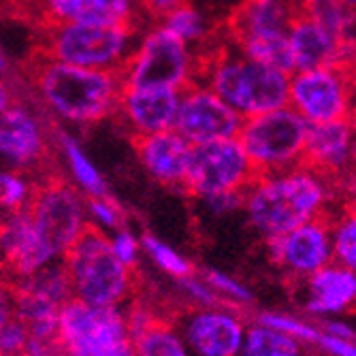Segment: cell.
<instances>
[{"instance_id": "e575fe53", "label": "cell", "mask_w": 356, "mask_h": 356, "mask_svg": "<svg viewBox=\"0 0 356 356\" xmlns=\"http://www.w3.org/2000/svg\"><path fill=\"white\" fill-rule=\"evenodd\" d=\"M35 177L15 171V169H3L0 171V197H3L5 211H19L26 209L32 194H35Z\"/></svg>"}, {"instance_id": "ab89813d", "label": "cell", "mask_w": 356, "mask_h": 356, "mask_svg": "<svg viewBox=\"0 0 356 356\" xmlns=\"http://www.w3.org/2000/svg\"><path fill=\"white\" fill-rule=\"evenodd\" d=\"M320 331V329H318ZM320 356H356V343L350 339H339L327 333H318L314 346H312Z\"/></svg>"}, {"instance_id": "2e32d148", "label": "cell", "mask_w": 356, "mask_h": 356, "mask_svg": "<svg viewBox=\"0 0 356 356\" xmlns=\"http://www.w3.org/2000/svg\"><path fill=\"white\" fill-rule=\"evenodd\" d=\"M265 245L271 265L277 267V271H282L288 280L301 282L314 271L333 263L331 213L267 239Z\"/></svg>"}, {"instance_id": "d6986e66", "label": "cell", "mask_w": 356, "mask_h": 356, "mask_svg": "<svg viewBox=\"0 0 356 356\" xmlns=\"http://www.w3.org/2000/svg\"><path fill=\"white\" fill-rule=\"evenodd\" d=\"M179 90L171 88H135L124 86L115 118L133 133V137L163 133L175 126Z\"/></svg>"}, {"instance_id": "9a60e30c", "label": "cell", "mask_w": 356, "mask_h": 356, "mask_svg": "<svg viewBox=\"0 0 356 356\" xmlns=\"http://www.w3.org/2000/svg\"><path fill=\"white\" fill-rule=\"evenodd\" d=\"M243 118L226 105L220 96L201 81H192L179 92L175 131L192 145L218 139H235Z\"/></svg>"}, {"instance_id": "6da1fadb", "label": "cell", "mask_w": 356, "mask_h": 356, "mask_svg": "<svg viewBox=\"0 0 356 356\" xmlns=\"http://www.w3.org/2000/svg\"><path fill=\"white\" fill-rule=\"evenodd\" d=\"M339 192L335 181L301 163L277 173L256 175L243 192L241 209L250 229L267 241L299 224L329 216Z\"/></svg>"}, {"instance_id": "603a6c76", "label": "cell", "mask_w": 356, "mask_h": 356, "mask_svg": "<svg viewBox=\"0 0 356 356\" xmlns=\"http://www.w3.org/2000/svg\"><path fill=\"white\" fill-rule=\"evenodd\" d=\"M43 24H113L137 26L139 0H39Z\"/></svg>"}, {"instance_id": "ffe728a7", "label": "cell", "mask_w": 356, "mask_h": 356, "mask_svg": "<svg viewBox=\"0 0 356 356\" xmlns=\"http://www.w3.org/2000/svg\"><path fill=\"white\" fill-rule=\"evenodd\" d=\"M286 37L290 51H293L295 71L329 67V64L352 67L354 62V43L337 39L333 32L322 28L303 13H297L295 19L290 22Z\"/></svg>"}, {"instance_id": "52a82bcc", "label": "cell", "mask_w": 356, "mask_h": 356, "mask_svg": "<svg viewBox=\"0 0 356 356\" xmlns=\"http://www.w3.org/2000/svg\"><path fill=\"white\" fill-rule=\"evenodd\" d=\"M201 56L175 35L156 24L141 35L120 71L124 86L184 90L199 77Z\"/></svg>"}, {"instance_id": "836d02e7", "label": "cell", "mask_w": 356, "mask_h": 356, "mask_svg": "<svg viewBox=\"0 0 356 356\" xmlns=\"http://www.w3.org/2000/svg\"><path fill=\"white\" fill-rule=\"evenodd\" d=\"M86 218L88 226L101 231L105 235H111L113 231L126 226V213L120 207L118 201H113L109 194L101 197H88L86 199Z\"/></svg>"}, {"instance_id": "ba28073f", "label": "cell", "mask_w": 356, "mask_h": 356, "mask_svg": "<svg viewBox=\"0 0 356 356\" xmlns=\"http://www.w3.org/2000/svg\"><path fill=\"white\" fill-rule=\"evenodd\" d=\"M309 124L293 109L277 107L243 118L239 143L258 175L277 173L303 163Z\"/></svg>"}, {"instance_id": "60d3db41", "label": "cell", "mask_w": 356, "mask_h": 356, "mask_svg": "<svg viewBox=\"0 0 356 356\" xmlns=\"http://www.w3.org/2000/svg\"><path fill=\"white\" fill-rule=\"evenodd\" d=\"M316 325H318V329L322 333H327V335H333V337H339V339H350V341L356 339L354 325L350 320H346L343 316L322 318V320H316Z\"/></svg>"}, {"instance_id": "30bf717a", "label": "cell", "mask_w": 356, "mask_h": 356, "mask_svg": "<svg viewBox=\"0 0 356 356\" xmlns=\"http://www.w3.org/2000/svg\"><path fill=\"white\" fill-rule=\"evenodd\" d=\"M15 318H19L30 333V350H41L56 343L60 307L73 299L71 280L62 261L45 265L30 275L17 277L13 286ZM26 352V354H28Z\"/></svg>"}, {"instance_id": "5b68a950", "label": "cell", "mask_w": 356, "mask_h": 356, "mask_svg": "<svg viewBox=\"0 0 356 356\" xmlns=\"http://www.w3.org/2000/svg\"><path fill=\"white\" fill-rule=\"evenodd\" d=\"M139 28L113 24H43L41 54L67 64L101 71H122Z\"/></svg>"}, {"instance_id": "7402d4cb", "label": "cell", "mask_w": 356, "mask_h": 356, "mask_svg": "<svg viewBox=\"0 0 356 356\" xmlns=\"http://www.w3.org/2000/svg\"><path fill=\"white\" fill-rule=\"evenodd\" d=\"M51 263L58 261L41 245L28 211H5L0 218V265L17 280Z\"/></svg>"}, {"instance_id": "f546056e", "label": "cell", "mask_w": 356, "mask_h": 356, "mask_svg": "<svg viewBox=\"0 0 356 356\" xmlns=\"http://www.w3.org/2000/svg\"><path fill=\"white\" fill-rule=\"evenodd\" d=\"M137 356H194L171 322L154 320L152 325L133 337Z\"/></svg>"}, {"instance_id": "83f0119b", "label": "cell", "mask_w": 356, "mask_h": 356, "mask_svg": "<svg viewBox=\"0 0 356 356\" xmlns=\"http://www.w3.org/2000/svg\"><path fill=\"white\" fill-rule=\"evenodd\" d=\"M243 56H248L254 62H261L265 67L277 69L286 75L295 71L293 51H290V43L286 32H277V35H258V37H245L231 41Z\"/></svg>"}, {"instance_id": "8d00e7d4", "label": "cell", "mask_w": 356, "mask_h": 356, "mask_svg": "<svg viewBox=\"0 0 356 356\" xmlns=\"http://www.w3.org/2000/svg\"><path fill=\"white\" fill-rule=\"evenodd\" d=\"M109 237V248L113 252V256L122 265H126L128 269H135L141 261V237L135 235L128 226H122V229L113 231Z\"/></svg>"}, {"instance_id": "277c9868", "label": "cell", "mask_w": 356, "mask_h": 356, "mask_svg": "<svg viewBox=\"0 0 356 356\" xmlns=\"http://www.w3.org/2000/svg\"><path fill=\"white\" fill-rule=\"evenodd\" d=\"M69 273L73 299L88 305H120L124 307L135 290L133 269L122 265L109 248V237L88 229L62 256Z\"/></svg>"}, {"instance_id": "cb8c5ba5", "label": "cell", "mask_w": 356, "mask_h": 356, "mask_svg": "<svg viewBox=\"0 0 356 356\" xmlns=\"http://www.w3.org/2000/svg\"><path fill=\"white\" fill-rule=\"evenodd\" d=\"M297 13V0H243L226 24L229 41L286 32Z\"/></svg>"}, {"instance_id": "8992f818", "label": "cell", "mask_w": 356, "mask_h": 356, "mask_svg": "<svg viewBox=\"0 0 356 356\" xmlns=\"http://www.w3.org/2000/svg\"><path fill=\"white\" fill-rule=\"evenodd\" d=\"M56 343L67 356H137L124 307L79 299L60 307Z\"/></svg>"}, {"instance_id": "1f68e13d", "label": "cell", "mask_w": 356, "mask_h": 356, "mask_svg": "<svg viewBox=\"0 0 356 356\" xmlns=\"http://www.w3.org/2000/svg\"><path fill=\"white\" fill-rule=\"evenodd\" d=\"M331 250L333 263L350 269L356 267V218L352 207L331 216Z\"/></svg>"}, {"instance_id": "bcb514c9", "label": "cell", "mask_w": 356, "mask_h": 356, "mask_svg": "<svg viewBox=\"0 0 356 356\" xmlns=\"http://www.w3.org/2000/svg\"><path fill=\"white\" fill-rule=\"evenodd\" d=\"M28 356H67L58 346H51V348H45V350H39V352H32Z\"/></svg>"}, {"instance_id": "681fc988", "label": "cell", "mask_w": 356, "mask_h": 356, "mask_svg": "<svg viewBox=\"0 0 356 356\" xmlns=\"http://www.w3.org/2000/svg\"><path fill=\"white\" fill-rule=\"evenodd\" d=\"M5 216V205H3V197H0V218Z\"/></svg>"}, {"instance_id": "e0dca14e", "label": "cell", "mask_w": 356, "mask_h": 356, "mask_svg": "<svg viewBox=\"0 0 356 356\" xmlns=\"http://www.w3.org/2000/svg\"><path fill=\"white\" fill-rule=\"evenodd\" d=\"M295 299L301 312L314 322L346 316L356 301V273L339 263H329L301 282H295Z\"/></svg>"}, {"instance_id": "3957f363", "label": "cell", "mask_w": 356, "mask_h": 356, "mask_svg": "<svg viewBox=\"0 0 356 356\" xmlns=\"http://www.w3.org/2000/svg\"><path fill=\"white\" fill-rule=\"evenodd\" d=\"M197 81L213 90L241 118L288 105V75L250 60L231 41L201 54Z\"/></svg>"}, {"instance_id": "7bdbcfd3", "label": "cell", "mask_w": 356, "mask_h": 356, "mask_svg": "<svg viewBox=\"0 0 356 356\" xmlns=\"http://www.w3.org/2000/svg\"><path fill=\"white\" fill-rule=\"evenodd\" d=\"M184 0H139L141 13H147L154 19H163L169 11H173Z\"/></svg>"}, {"instance_id": "c3c4849f", "label": "cell", "mask_w": 356, "mask_h": 356, "mask_svg": "<svg viewBox=\"0 0 356 356\" xmlns=\"http://www.w3.org/2000/svg\"><path fill=\"white\" fill-rule=\"evenodd\" d=\"M341 5H346V7H352L354 9V5H356V0H339Z\"/></svg>"}, {"instance_id": "f6af8a7d", "label": "cell", "mask_w": 356, "mask_h": 356, "mask_svg": "<svg viewBox=\"0 0 356 356\" xmlns=\"http://www.w3.org/2000/svg\"><path fill=\"white\" fill-rule=\"evenodd\" d=\"M28 5L39 7V0H0V7H5V9H24Z\"/></svg>"}, {"instance_id": "f907efd6", "label": "cell", "mask_w": 356, "mask_h": 356, "mask_svg": "<svg viewBox=\"0 0 356 356\" xmlns=\"http://www.w3.org/2000/svg\"><path fill=\"white\" fill-rule=\"evenodd\" d=\"M303 356H320V354H318V352H316V354H312V352H305Z\"/></svg>"}, {"instance_id": "484cf974", "label": "cell", "mask_w": 356, "mask_h": 356, "mask_svg": "<svg viewBox=\"0 0 356 356\" xmlns=\"http://www.w3.org/2000/svg\"><path fill=\"white\" fill-rule=\"evenodd\" d=\"M171 35H175L179 41H184L188 47H192L199 56L211 49V41L216 37L211 19L197 7L190 3H179L173 11H169L163 19H160Z\"/></svg>"}, {"instance_id": "d4e9b609", "label": "cell", "mask_w": 356, "mask_h": 356, "mask_svg": "<svg viewBox=\"0 0 356 356\" xmlns=\"http://www.w3.org/2000/svg\"><path fill=\"white\" fill-rule=\"evenodd\" d=\"M54 147H58V154L64 160V167H67L71 184L86 199L109 194V186L101 169L94 165V160L86 154V149L79 145V141L71 133H67L64 128H54Z\"/></svg>"}, {"instance_id": "4fadbf2b", "label": "cell", "mask_w": 356, "mask_h": 356, "mask_svg": "<svg viewBox=\"0 0 356 356\" xmlns=\"http://www.w3.org/2000/svg\"><path fill=\"white\" fill-rule=\"evenodd\" d=\"M54 154V126L32 105L15 101L0 118V163L35 175L47 169Z\"/></svg>"}, {"instance_id": "d590c367", "label": "cell", "mask_w": 356, "mask_h": 356, "mask_svg": "<svg viewBox=\"0 0 356 356\" xmlns=\"http://www.w3.org/2000/svg\"><path fill=\"white\" fill-rule=\"evenodd\" d=\"M209 286L211 290L218 295L220 301L224 303H231L235 307H245L254 301V293L248 284H243L241 280H237L235 275L226 273V271H220V269H205L203 275H201Z\"/></svg>"}, {"instance_id": "4316f807", "label": "cell", "mask_w": 356, "mask_h": 356, "mask_svg": "<svg viewBox=\"0 0 356 356\" xmlns=\"http://www.w3.org/2000/svg\"><path fill=\"white\" fill-rule=\"evenodd\" d=\"M307 346L261 322H248L239 356H303Z\"/></svg>"}, {"instance_id": "44dd1931", "label": "cell", "mask_w": 356, "mask_h": 356, "mask_svg": "<svg viewBox=\"0 0 356 356\" xmlns=\"http://www.w3.org/2000/svg\"><path fill=\"white\" fill-rule=\"evenodd\" d=\"M135 149L141 167L154 181L184 190L194 145L186 141L175 128L135 137Z\"/></svg>"}, {"instance_id": "b9f144b4", "label": "cell", "mask_w": 356, "mask_h": 356, "mask_svg": "<svg viewBox=\"0 0 356 356\" xmlns=\"http://www.w3.org/2000/svg\"><path fill=\"white\" fill-rule=\"evenodd\" d=\"M15 318V297H13V286L0 280V329L7 322Z\"/></svg>"}, {"instance_id": "8fae6325", "label": "cell", "mask_w": 356, "mask_h": 356, "mask_svg": "<svg viewBox=\"0 0 356 356\" xmlns=\"http://www.w3.org/2000/svg\"><path fill=\"white\" fill-rule=\"evenodd\" d=\"M288 107L307 124L354 118L352 67L329 64L288 75Z\"/></svg>"}, {"instance_id": "5bb4252c", "label": "cell", "mask_w": 356, "mask_h": 356, "mask_svg": "<svg viewBox=\"0 0 356 356\" xmlns=\"http://www.w3.org/2000/svg\"><path fill=\"white\" fill-rule=\"evenodd\" d=\"M171 325L194 356H239L248 320L231 303L188 307Z\"/></svg>"}, {"instance_id": "7dc6e473", "label": "cell", "mask_w": 356, "mask_h": 356, "mask_svg": "<svg viewBox=\"0 0 356 356\" xmlns=\"http://www.w3.org/2000/svg\"><path fill=\"white\" fill-rule=\"evenodd\" d=\"M9 69V60H7V54H5V49L0 47V73H5Z\"/></svg>"}, {"instance_id": "ee69618b", "label": "cell", "mask_w": 356, "mask_h": 356, "mask_svg": "<svg viewBox=\"0 0 356 356\" xmlns=\"http://www.w3.org/2000/svg\"><path fill=\"white\" fill-rule=\"evenodd\" d=\"M17 101V94H15V88L9 83V79H5L0 75V118L5 115V111Z\"/></svg>"}, {"instance_id": "74e56055", "label": "cell", "mask_w": 356, "mask_h": 356, "mask_svg": "<svg viewBox=\"0 0 356 356\" xmlns=\"http://www.w3.org/2000/svg\"><path fill=\"white\" fill-rule=\"evenodd\" d=\"M30 333L19 318H11L0 329V356H26Z\"/></svg>"}, {"instance_id": "4dcf8cb0", "label": "cell", "mask_w": 356, "mask_h": 356, "mask_svg": "<svg viewBox=\"0 0 356 356\" xmlns=\"http://www.w3.org/2000/svg\"><path fill=\"white\" fill-rule=\"evenodd\" d=\"M141 252L149 258V263L160 269L163 273L181 280L190 273H194V267L190 263V258L175 250L173 245L165 243L163 239H158L156 235H143L141 237Z\"/></svg>"}, {"instance_id": "7c38bea8", "label": "cell", "mask_w": 356, "mask_h": 356, "mask_svg": "<svg viewBox=\"0 0 356 356\" xmlns=\"http://www.w3.org/2000/svg\"><path fill=\"white\" fill-rule=\"evenodd\" d=\"M258 173L239 139H218L194 145L184 190L199 201L229 192H245Z\"/></svg>"}, {"instance_id": "7a4b0ae2", "label": "cell", "mask_w": 356, "mask_h": 356, "mask_svg": "<svg viewBox=\"0 0 356 356\" xmlns=\"http://www.w3.org/2000/svg\"><path fill=\"white\" fill-rule=\"evenodd\" d=\"M30 86L49 118L71 126H92L115 118L124 88L118 71L75 67L43 54L30 69Z\"/></svg>"}, {"instance_id": "f35d334b", "label": "cell", "mask_w": 356, "mask_h": 356, "mask_svg": "<svg viewBox=\"0 0 356 356\" xmlns=\"http://www.w3.org/2000/svg\"><path fill=\"white\" fill-rule=\"evenodd\" d=\"M179 282V293L181 297L190 303V307H207V305H216L220 303L218 295L211 290V286L201 277V275H186Z\"/></svg>"}, {"instance_id": "d6a6232c", "label": "cell", "mask_w": 356, "mask_h": 356, "mask_svg": "<svg viewBox=\"0 0 356 356\" xmlns=\"http://www.w3.org/2000/svg\"><path fill=\"white\" fill-rule=\"evenodd\" d=\"M256 322H261V325H267L280 333L295 337L297 341H301L307 348L314 346V341L320 333L314 320L297 316V314H290V312H280V309H265L261 314H256Z\"/></svg>"}, {"instance_id": "9c48e42d", "label": "cell", "mask_w": 356, "mask_h": 356, "mask_svg": "<svg viewBox=\"0 0 356 356\" xmlns=\"http://www.w3.org/2000/svg\"><path fill=\"white\" fill-rule=\"evenodd\" d=\"M26 211L41 245L54 261H62L75 239L88 229L86 197L69 179L54 173L37 181Z\"/></svg>"}, {"instance_id": "f1b7e54d", "label": "cell", "mask_w": 356, "mask_h": 356, "mask_svg": "<svg viewBox=\"0 0 356 356\" xmlns=\"http://www.w3.org/2000/svg\"><path fill=\"white\" fill-rule=\"evenodd\" d=\"M299 13L307 15L341 41L354 43V9L339 0H297Z\"/></svg>"}, {"instance_id": "ac0fdd59", "label": "cell", "mask_w": 356, "mask_h": 356, "mask_svg": "<svg viewBox=\"0 0 356 356\" xmlns=\"http://www.w3.org/2000/svg\"><path fill=\"white\" fill-rule=\"evenodd\" d=\"M354 163V118L309 124L303 165L335 181L341 190L352 177Z\"/></svg>"}]
</instances>
